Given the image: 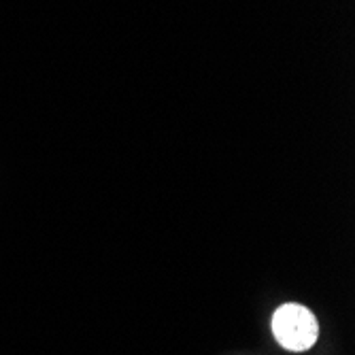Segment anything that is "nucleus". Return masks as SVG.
<instances>
[{
	"label": "nucleus",
	"instance_id": "obj_1",
	"mask_svg": "<svg viewBox=\"0 0 355 355\" xmlns=\"http://www.w3.org/2000/svg\"><path fill=\"white\" fill-rule=\"evenodd\" d=\"M272 332L283 349L306 351L319 336L315 315L302 304H283L272 315Z\"/></svg>",
	"mask_w": 355,
	"mask_h": 355
}]
</instances>
